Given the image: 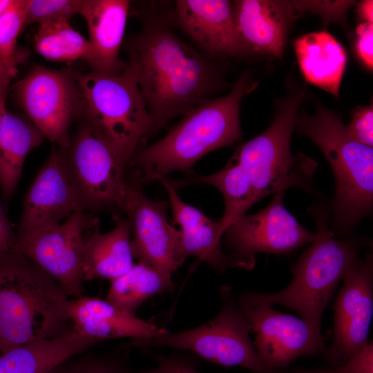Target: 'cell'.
I'll return each mask as SVG.
<instances>
[{
    "mask_svg": "<svg viewBox=\"0 0 373 373\" xmlns=\"http://www.w3.org/2000/svg\"><path fill=\"white\" fill-rule=\"evenodd\" d=\"M129 55L128 68L153 119V131L205 101L218 82L207 59L160 25H150L137 35Z\"/></svg>",
    "mask_w": 373,
    "mask_h": 373,
    "instance_id": "cell-1",
    "label": "cell"
},
{
    "mask_svg": "<svg viewBox=\"0 0 373 373\" xmlns=\"http://www.w3.org/2000/svg\"><path fill=\"white\" fill-rule=\"evenodd\" d=\"M256 86L249 75H242L227 95L199 104L163 138L135 151L127 164L135 180L130 183L158 180L175 171H191L205 154L238 141L240 101Z\"/></svg>",
    "mask_w": 373,
    "mask_h": 373,
    "instance_id": "cell-2",
    "label": "cell"
},
{
    "mask_svg": "<svg viewBox=\"0 0 373 373\" xmlns=\"http://www.w3.org/2000/svg\"><path fill=\"white\" fill-rule=\"evenodd\" d=\"M67 296L25 256L15 250L1 253L0 350L68 334Z\"/></svg>",
    "mask_w": 373,
    "mask_h": 373,
    "instance_id": "cell-3",
    "label": "cell"
},
{
    "mask_svg": "<svg viewBox=\"0 0 373 373\" xmlns=\"http://www.w3.org/2000/svg\"><path fill=\"white\" fill-rule=\"evenodd\" d=\"M314 213L318 230L316 239L293 265L290 284L275 293L244 292L237 302L285 306L298 314L316 334L321 335L323 312L340 280L360 260V247L353 240L334 239L327 229L325 215L315 210Z\"/></svg>",
    "mask_w": 373,
    "mask_h": 373,
    "instance_id": "cell-4",
    "label": "cell"
},
{
    "mask_svg": "<svg viewBox=\"0 0 373 373\" xmlns=\"http://www.w3.org/2000/svg\"><path fill=\"white\" fill-rule=\"evenodd\" d=\"M296 124L318 145L332 169L337 227L346 231L352 229L372 207V147L350 138L337 114L323 107L313 115L297 117Z\"/></svg>",
    "mask_w": 373,
    "mask_h": 373,
    "instance_id": "cell-5",
    "label": "cell"
},
{
    "mask_svg": "<svg viewBox=\"0 0 373 373\" xmlns=\"http://www.w3.org/2000/svg\"><path fill=\"white\" fill-rule=\"evenodd\" d=\"M304 93L293 90L277 104L270 126L238 146L231 158L240 164L251 180L258 202L291 187L310 189L316 166L302 153L293 155L291 137Z\"/></svg>",
    "mask_w": 373,
    "mask_h": 373,
    "instance_id": "cell-6",
    "label": "cell"
},
{
    "mask_svg": "<svg viewBox=\"0 0 373 373\" xmlns=\"http://www.w3.org/2000/svg\"><path fill=\"white\" fill-rule=\"evenodd\" d=\"M79 86L87 124L126 168L138 144L153 132V121L135 76L128 67L113 75L94 71L84 76Z\"/></svg>",
    "mask_w": 373,
    "mask_h": 373,
    "instance_id": "cell-7",
    "label": "cell"
},
{
    "mask_svg": "<svg viewBox=\"0 0 373 373\" xmlns=\"http://www.w3.org/2000/svg\"><path fill=\"white\" fill-rule=\"evenodd\" d=\"M222 306L211 321L195 328L150 340H137V347H168L188 350L214 364L240 366L254 373H274L259 358L249 338L251 325L229 286L220 288Z\"/></svg>",
    "mask_w": 373,
    "mask_h": 373,
    "instance_id": "cell-8",
    "label": "cell"
},
{
    "mask_svg": "<svg viewBox=\"0 0 373 373\" xmlns=\"http://www.w3.org/2000/svg\"><path fill=\"white\" fill-rule=\"evenodd\" d=\"M69 170L86 209L124 210L126 166L89 125L66 149Z\"/></svg>",
    "mask_w": 373,
    "mask_h": 373,
    "instance_id": "cell-9",
    "label": "cell"
},
{
    "mask_svg": "<svg viewBox=\"0 0 373 373\" xmlns=\"http://www.w3.org/2000/svg\"><path fill=\"white\" fill-rule=\"evenodd\" d=\"M284 192H278L263 209L244 215L227 227L223 234L231 251L234 267L251 269L258 253L285 254L316 239L285 208Z\"/></svg>",
    "mask_w": 373,
    "mask_h": 373,
    "instance_id": "cell-10",
    "label": "cell"
},
{
    "mask_svg": "<svg viewBox=\"0 0 373 373\" xmlns=\"http://www.w3.org/2000/svg\"><path fill=\"white\" fill-rule=\"evenodd\" d=\"M97 218L84 211L73 213L59 224L15 239V250L51 276L67 296H82V252L86 232Z\"/></svg>",
    "mask_w": 373,
    "mask_h": 373,
    "instance_id": "cell-11",
    "label": "cell"
},
{
    "mask_svg": "<svg viewBox=\"0 0 373 373\" xmlns=\"http://www.w3.org/2000/svg\"><path fill=\"white\" fill-rule=\"evenodd\" d=\"M86 209L69 170L66 149L54 148L25 197L16 239L59 224Z\"/></svg>",
    "mask_w": 373,
    "mask_h": 373,
    "instance_id": "cell-12",
    "label": "cell"
},
{
    "mask_svg": "<svg viewBox=\"0 0 373 373\" xmlns=\"http://www.w3.org/2000/svg\"><path fill=\"white\" fill-rule=\"evenodd\" d=\"M237 303L255 332L257 354L269 370L285 368L296 358L316 355L324 349L322 335L302 318L268 303Z\"/></svg>",
    "mask_w": 373,
    "mask_h": 373,
    "instance_id": "cell-13",
    "label": "cell"
},
{
    "mask_svg": "<svg viewBox=\"0 0 373 373\" xmlns=\"http://www.w3.org/2000/svg\"><path fill=\"white\" fill-rule=\"evenodd\" d=\"M334 305V332L329 358L334 366L344 364L367 344L373 314L372 254L346 273Z\"/></svg>",
    "mask_w": 373,
    "mask_h": 373,
    "instance_id": "cell-14",
    "label": "cell"
},
{
    "mask_svg": "<svg viewBox=\"0 0 373 373\" xmlns=\"http://www.w3.org/2000/svg\"><path fill=\"white\" fill-rule=\"evenodd\" d=\"M167 208L165 202L151 200L139 185L128 182L123 211L131 227L133 258L172 273L186 258L181 251L180 230L166 218Z\"/></svg>",
    "mask_w": 373,
    "mask_h": 373,
    "instance_id": "cell-15",
    "label": "cell"
},
{
    "mask_svg": "<svg viewBox=\"0 0 373 373\" xmlns=\"http://www.w3.org/2000/svg\"><path fill=\"white\" fill-rule=\"evenodd\" d=\"M21 106L44 137L59 147L70 142L68 128L77 104V92L64 71L37 67L17 85Z\"/></svg>",
    "mask_w": 373,
    "mask_h": 373,
    "instance_id": "cell-16",
    "label": "cell"
},
{
    "mask_svg": "<svg viewBox=\"0 0 373 373\" xmlns=\"http://www.w3.org/2000/svg\"><path fill=\"white\" fill-rule=\"evenodd\" d=\"M234 18L243 50L281 57L291 20L305 12L303 1H234Z\"/></svg>",
    "mask_w": 373,
    "mask_h": 373,
    "instance_id": "cell-17",
    "label": "cell"
},
{
    "mask_svg": "<svg viewBox=\"0 0 373 373\" xmlns=\"http://www.w3.org/2000/svg\"><path fill=\"white\" fill-rule=\"evenodd\" d=\"M175 13L180 25L202 48L213 55L242 52L233 4L225 0H178Z\"/></svg>",
    "mask_w": 373,
    "mask_h": 373,
    "instance_id": "cell-18",
    "label": "cell"
},
{
    "mask_svg": "<svg viewBox=\"0 0 373 373\" xmlns=\"http://www.w3.org/2000/svg\"><path fill=\"white\" fill-rule=\"evenodd\" d=\"M69 316L75 332L98 342L127 337L150 340L170 333L96 297L80 296L70 300Z\"/></svg>",
    "mask_w": 373,
    "mask_h": 373,
    "instance_id": "cell-19",
    "label": "cell"
},
{
    "mask_svg": "<svg viewBox=\"0 0 373 373\" xmlns=\"http://www.w3.org/2000/svg\"><path fill=\"white\" fill-rule=\"evenodd\" d=\"M129 1L84 0L80 14L88 28L92 53L88 62L95 71L118 74L124 66L118 53L125 30Z\"/></svg>",
    "mask_w": 373,
    "mask_h": 373,
    "instance_id": "cell-20",
    "label": "cell"
},
{
    "mask_svg": "<svg viewBox=\"0 0 373 373\" xmlns=\"http://www.w3.org/2000/svg\"><path fill=\"white\" fill-rule=\"evenodd\" d=\"M115 225L102 233L98 222L85 233L82 252L83 280L115 278L128 271L133 263L131 227L127 218L115 217Z\"/></svg>",
    "mask_w": 373,
    "mask_h": 373,
    "instance_id": "cell-21",
    "label": "cell"
},
{
    "mask_svg": "<svg viewBox=\"0 0 373 373\" xmlns=\"http://www.w3.org/2000/svg\"><path fill=\"white\" fill-rule=\"evenodd\" d=\"M97 343L74 331L0 350V373H48Z\"/></svg>",
    "mask_w": 373,
    "mask_h": 373,
    "instance_id": "cell-22",
    "label": "cell"
},
{
    "mask_svg": "<svg viewBox=\"0 0 373 373\" xmlns=\"http://www.w3.org/2000/svg\"><path fill=\"white\" fill-rule=\"evenodd\" d=\"M294 50L306 81L338 97L347 63L341 44L327 32L320 31L298 38Z\"/></svg>",
    "mask_w": 373,
    "mask_h": 373,
    "instance_id": "cell-23",
    "label": "cell"
},
{
    "mask_svg": "<svg viewBox=\"0 0 373 373\" xmlns=\"http://www.w3.org/2000/svg\"><path fill=\"white\" fill-rule=\"evenodd\" d=\"M44 137L31 121L6 112L0 126V189L5 199L12 197L27 155Z\"/></svg>",
    "mask_w": 373,
    "mask_h": 373,
    "instance_id": "cell-24",
    "label": "cell"
},
{
    "mask_svg": "<svg viewBox=\"0 0 373 373\" xmlns=\"http://www.w3.org/2000/svg\"><path fill=\"white\" fill-rule=\"evenodd\" d=\"M173 288L171 273L140 262L111 280L106 300L133 315L148 298Z\"/></svg>",
    "mask_w": 373,
    "mask_h": 373,
    "instance_id": "cell-25",
    "label": "cell"
},
{
    "mask_svg": "<svg viewBox=\"0 0 373 373\" xmlns=\"http://www.w3.org/2000/svg\"><path fill=\"white\" fill-rule=\"evenodd\" d=\"M168 180L173 186L206 184L216 187L224 200V212L220 220L223 233L228 226L258 202L247 172L231 159L224 169L211 175H196L181 181Z\"/></svg>",
    "mask_w": 373,
    "mask_h": 373,
    "instance_id": "cell-26",
    "label": "cell"
},
{
    "mask_svg": "<svg viewBox=\"0 0 373 373\" xmlns=\"http://www.w3.org/2000/svg\"><path fill=\"white\" fill-rule=\"evenodd\" d=\"M35 44L38 53L51 61L84 58L88 61L91 57L89 41L75 31L68 20L39 23Z\"/></svg>",
    "mask_w": 373,
    "mask_h": 373,
    "instance_id": "cell-27",
    "label": "cell"
},
{
    "mask_svg": "<svg viewBox=\"0 0 373 373\" xmlns=\"http://www.w3.org/2000/svg\"><path fill=\"white\" fill-rule=\"evenodd\" d=\"M180 246L183 256L198 257L216 269L224 271L234 265L222 251L220 238L223 235L221 221L209 219L193 228L180 229Z\"/></svg>",
    "mask_w": 373,
    "mask_h": 373,
    "instance_id": "cell-28",
    "label": "cell"
},
{
    "mask_svg": "<svg viewBox=\"0 0 373 373\" xmlns=\"http://www.w3.org/2000/svg\"><path fill=\"white\" fill-rule=\"evenodd\" d=\"M26 1H12L0 15V59L16 73L17 38L23 27Z\"/></svg>",
    "mask_w": 373,
    "mask_h": 373,
    "instance_id": "cell-29",
    "label": "cell"
},
{
    "mask_svg": "<svg viewBox=\"0 0 373 373\" xmlns=\"http://www.w3.org/2000/svg\"><path fill=\"white\" fill-rule=\"evenodd\" d=\"M83 4L82 0L26 1L23 26L35 22L68 20L73 15L80 14Z\"/></svg>",
    "mask_w": 373,
    "mask_h": 373,
    "instance_id": "cell-30",
    "label": "cell"
},
{
    "mask_svg": "<svg viewBox=\"0 0 373 373\" xmlns=\"http://www.w3.org/2000/svg\"><path fill=\"white\" fill-rule=\"evenodd\" d=\"M166 189L172 210L173 222L180 226V229H188L199 226L210 218L204 213L184 202L178 195L175 187L168 178L158 179Z\"/></svg>",
    "mask_w": 373,
    "mask_h": 373,
    "instance_id": "cell-31",
    "label": "cell"
},
{
    "mask_svg": "<svg viewBox=\"0 0 373 373\" xmlns=\"http://www.w3.org/2000/svg\"><path fill=\"white\" fill-rule=\"evenodd\" d=\"M348 137L362 144L373 145V108L372 105L358 107L350 123L345 126Z\"/></svg>",
    "mask_w": 373,
    "mask_h": 373,
    "instance_id": "cell-32",
    "label": "cell"
},
{
    "mask_svg": "<svg viewBox=\"0 0 373 373\" xmlns=\"http://www.w3.org/2000/svg\"><path fill=\"white\" fill-rule=\"evenodd\" d=\"M332 373H373L372 341L344 364L336 367Z\"/></svg>",
    "mask_w": 373,
    "mask_h": 373,
    "instance_id": "cell-33",
    "label": "cell"
},
{
    "mask_svg": "<svg viewBox=\"0 0 373 373\" xmlns=\"http://www.w3.org/2000/svg\"><path fill=\"white\" fill-rule=\"evenodd\" d=\"M357 37L355 49L358 57L365 65L372 69L373 66V26L363 23L356 29Z\"/></svg>",
    "mask_w": 373,
    "mask_h": 373,
    "instance_id": "cell-34",
    "label": "cell"
},
{
    "mask_svg": "<svg viewBox=\"0 0 373 373\" xmlns=\"http://www.w3.org/2000/svg\"><path fill=\"white\" fill-rule=\"evenodd\" d=\"M16 236H14L9 221L0 205V254L13 249Z\"/></svg>",
    "mask_w": 373,
    "mask_h": 373,
    "instance_id": "cell-35",
    "label": "cell"
},
{
    "mask_svg": "<svg viewBox=\"0 0 373 373\" xmlns=\"http://www.w3.org/2000/svg\"><path fill=\"white\" fill-rule=\"evenodd\" d=\"M157 361L164 373H200L189 364L176 358L159 357Z\"/></svg>",
    "mask_w": 373,
    "mask_h": 373,
    "instance_id": "cell-36",
    "label": "cell"
},
{
    "mask_svg": "<svg viewBox=\"0 0 373 373\" xmlns=\"http://www.w3.org/2000/svg\"><path fill=\"white\" fill-rule=\"evenodd\" d=\"M73 373H120V371L114 363L100 360L73 369Z\"/></svg>",
    "mask_w": 373,
    "mask_h": 373,
    "instance_id": "cell-37",
    "label": "cell"
},
{
    "mask_svg": "<svg viewBox=\"0 0 373 373\" xmlns=\"http://www.w3.org/2000/svg\"><path fill=\"white\" fill-rule=\"evenodd\" d=\"M357 11L359 17L365 21V23H372L373 1L372 0L363 1L359 3Z\"/></svg>",
    "mask_w": 373,
    "mask_h": 373,
    "instance_id": "cell-38",
    "label": "cell"
},
{
    "mask_svg": "<svg viewBox=\"0 0 373 373\" xmlns=\"http://www.w3.org/2000/svg\"><path fill=\"white\" fill-rule=\"evenodd\" d=\"M0 59V90L7 88L10 79L15 75Z\"/></svg>",
    "mask_w": 373,
    "mask_h": 373,
    "instance_id": "cell-39",
    "label": "cell"
},
{
    "mask_svg": "<svg viewBox=\"0 0 373 373\" xmlns=\"http://www.w3.org/2000/svg\"><path fill=\"white\" fill-rule=\"evenodd\" d=\"M7 88L0 90V126L6 111L5 109V101L6 97Z\"/></svg>",
    "mask_w": 373,
    "mask_h": 373,
    "instance_id": "cell-40",
    "label": "cell"
},
{
    "mask_svg": "<svg viewBox=\"0 0 373 373\" xmlns=\"http://www.w3.org/2000/svg\"><path fill=\"white\" fill-rule=\"evenodd\" d=\"M11 2L12 0H0V15L6 10Z\"/></svg>",
    "mask_w": 373,
    "mask_h": 373,
    "instance_id": "cell-41",
    "label": "cell"
},
{
    "mask_svg": "<svg viewBox=\"0 0 373 373\" xmlns=\"http://www.w3.org/2000/svg\"><path fill=\"white\" fill-rule=\"evenodd\" d=\"M291 373H332L325 370H297Z\"/></svg>",
    "mask_w": 373,
    "mask_h": 373,
    "instance_id": "cell-42",
    "label": "cell"
},
{
    "mask_svg": "<svg viewBox=\"0 0 373 373\" xmlns=\"http://www.w3.org/2000/svg\"><path fill=\"white\" fill-rule=\"evenodd\" d=\"M56 368L52 370L48 373H73V370H56Z\"/></svg>",
    "mask_w": 373,
    "mask_h": 373,
    "instance_id": "cell-43",
    "label": "cell"
},
{
    "mask_svg": "<svg viewBox=\"0 0 373 373\" xmlns=\"http://www.w3.org/2000/svg\"><path fill=\"white\" fill-rule=\"evenodd\" d=\"M144 373H164L163 370L158 365L156 368L146 371Z\"/></svg>",
    "mask_w": 373,
    "mask_h": 373,
    "instance_id": "cell-44",
    "label": "cell"
}]
</instances>
